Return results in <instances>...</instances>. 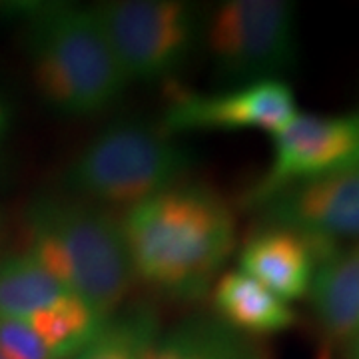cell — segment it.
I'll return each instance as SVG.
<instances>
[{"label": "cell", "mask_w": 359, "mask_h": 359, "mask_svg": "<svg viewBox=\"0 0 359 359\" xmlns=\"http://www.w3.org/2000/svg\"><path fill=\"white\" fill-rule=\"evenodd\" d=\"M214 70L230 86L282 80L297 60L295 6L285 0H224L202 22Z\"/></svg>", "instance_id": "cell-5"}, {"label": "cell", "mask_w": 359, "mask_h": 359, "mask_svg": "<svg viewBox=\"0 0 359 359\" xmlns=\"http://www.w3.org/2000/svg\"><path fill=\"white\" fill-rule=\"evenodd\" d=\"M347 353L346 359H359V335L355 339H351L349 344H346Z\"/></svg>", "instance_id": "cell-19"}, {"label": "cell", "mask_w": 359, "mask_h": 359, "mask_svg": "<svg viewBox=\"0 0 359 359\" xmlns=\"http://www.w3.org/2000/svg\"><path fill=\"white\" fill-rule=\"evenodd\" d=\"M92 11L128 84L166 80L202 40L204 18L184 0H110Z\"/></svg>", "instance_id": "cell-6"}, {"label": "cell", "mask_w": 359, "mask_h": 359, "mask_svg": "<svg viewBox=\"0 0 359 359\" xmlns=\"http://www.w3.org/2000/svg\"><path fill=\"white\" fill-rule=\"evenodd\" d=\"M318 359H330V351H327V349H323V351H321L320 353V358Z\"/></svg>", "instance_id": "cell-20"}, {"label": "cell", "mask_w": 359, "mask_h": 359, "mask_svg": "<svg viewBox=\"0 0 359 359\" xmlns=\"http://www.w3.org/2000/svg\"><path fill=\"white\" fill-rule=\"evenodd\" d=\"M70 294L28 252L0 257V316L28 320Z\"/></svg>", "instance_id": "cell-14"}, {"label": "cell", "mask_w": 359, "mask_h": 359, "mask_svg": "<svg viewBox=\"0 0 359 359\" xmlns=\"http://www.w3.org/2000/svg\"><path fill=\"white\" fill-rule=\"evenodd\" d=\"M259 224L283 226L321 242H359V166L273 192L254 208Z\"/></svg>", "instance_id": "cell-9"}, {"label": "cell", "mask_w": 359, "mask_h": 359, "mask_svg": "<svg viewBox=\"0 0 359 359\" xmlns=\"http://www.w3.org/2000/svg\"><path fill=\"white\" fill-rule=\"evenodd\" d=\"M214 316L248 337H268L292 330L295 309L240 269H224L210 290Z\"/></svg>", "instance_id": "cell-11"}, {"label": "cell", "mask_w": 359, "mask_h": 359, "mask_svg": "<svg viewBox=\"0 0 359 359\" xmlns=\"http://www.w3.org/2000/svg\"><path fill=\"white\" fill-rule=\"evenodd\" d=\"M110 316H104L74 294L62 295L50 308L28 318L30 327L54 359H72L100 334Z\"/></svg>", "instance_id": "cell-15"}, {"label": "cell", "mask_w": 359, "mask_h": 359, "mask_svg": "<svg viewBox=\"0 0 359 359\" xmlns=\"http://www.w3.org/2000/svg\"><path fill=\"white\" fill-rule=\"evenodd\" d=\"M142 359H269V355L259 339L231 330L216 316H190L158 330Z\"/></svg>", "instance_id": "cell-13"}, {"label": "cell", "mask_w": 359, "mask_h": 359, "mask_svg": "<svg viewBox=\"0 0 359 359\" xmlns=\"http://www.w3.org/2000/svg\"><path fill=\"white\" fill-rule=\"evenodd\" d=\"M196 164L190 148L160 124L120 118L100 128L65 170L66 194L128 210L186 182Z\"/></svg>", "instance_id": "cell-4"}, {"label": "cell", "mask_w": 359, "mask_h": 359, "mask_svg": "<svg viewBox=\"0 0 359 359\" xmlns=\"http://www.w3.org/2000/svg\"><path fill=\"white\" fill-rule=\"evenodd\" d=\"M13 11L25 25L34 86L54 112L86 118L112 108L128 80L92 6L28 2Z\"/></svg>", "instance_id": "cell-2"}, {"label": "cell", "mask_w": 359, "mask_h": 359, "mask_svg": "<svg viewBox=\"0 0 359 359\" xmlns=\"http://www.w3.org/2000/svg\"><path fill=\"white\" fill-rule=\"evenodd\" d=\"M26 252L104 316L124 308L134 280L120 218L72 194L40 196L25 216Z\"/></svg>", "instance_id": "cell-3"}, {"label": "cell", "mask_w": 359, "mask_h": 359, "mask_svg": "<svg viewBox=\"0 0 359 359\" xmlns=\"http://www.w3.org/2000/svg\"><path fill=\"white\" fill-rule=\"evenodd\" d=\"M0 353L6 359H54L30 323L0 316Z\"/></svg>", "instance_id": "cell-17"}, {"label": "cell", "mask_w": 359, "mask_h": 359, "mask_svg": "<svg viewBox=\"0 0 359 359\" xmlns=\"http://www.w3.org/2000/svg\"><path fill=\"white\" fill-rule=\"evenodd\" d=\"M158 330L160 323L150 306H124L108 318L100 334L72 359H142Z\"/></svg>", "instance_id": "cell-16"}, {"label": "cell", "mask_w": 359, "mask_h": 359, "mask_svg": "<svg viewBox=\"0 0 359 359\" xmlns=\"http://www.w3.org/2000/svg\"><path fill=\"white\" fill-rule=\"evenodd\" d=\"M0 359H6V358H4V355H2V353H0Z\"/></svg>", "instance_id": "cell-21"}, {"label": "cell", "mask_w": 359, "mask_h": 359, "mask_svg": "<svg viewBox=\"0 0 359 359\" xmlns=\"http://www.w3.org/2000/svg\"><path fill=\"white\" fill-rule=\"evenodd\" d=\"M8 126H11V110H8V104L0 98V154H2V146L8 134Z\"/></svg>", "instance_id": "cell-18"}, {"label": "cell", "mask_w": 359, "mask_h": 359, "mask_svg": "<svg viewBox=\"0 0 359 359\" xmlns=\"http://www.w3.org/2000/svg\"><path fill=\"white\" fill-rule=\"evenodd\" d=\"M334 245L292 228L259 224L238 252V269L292 304L309 294L320 259Z\"/></svg>", "instance_id": "cell-10"}, {"label": "cell", "mask_w": 359, "mask_h": 359, "mask_svg": "<svg viewBox=\"0 0 359 359\" xmlns=\"http://www.w3.org/2000/svg\"><path fill=\"white\" fill-rule=\"evenodd\" d=\"M359 166V108L341 114H297L273 136L268 170L244 196L256 208L273 192Z\"/></svg>", "instance_id": "cell-7"}, {"label": "cell", "mask_w": 359, "mask_h": 359, "mask_svg": "<svg viewBox=\"0 0 359 359\" xmlns=\"http://www.w3.org/2000/svg\"><path fill=\"white\" fill-rule=\"evenodd\" d=\"M120 224L134 280L180 302L210 294L238 244L230 202L188 180L124 210Z\"/></svg>", "instance_id": "cell-1"}, {"label": "cell", "mask_w": 359, "mask_h": 359, "mask_svg": "<svg viewBox=\"0 0 359 359\" xmlns=\"http://www.w3.org/2000/svg\"><path fill=\"white\" fill-rule=\"evenodd\" d=\"M299 114L285 80H259L218 92L174 90L160 126L170 136L194 132L262 130L273 138Z\"/></svg>", "instance_id": "cell-8"}, {"label": "cell", "mask_w": 359, "mask_h": 359, "mask_svg": "<svg viewBox=\"0 0 359 359\" xmlns=\"http://www.w3.org/2000/svg\"><path fill=\"white\" fill-rule=\"evenodd\" d=\"M309 299L325 335L349 344L359 335V242L335 244L321 257Z\"/></svg>", "instance_id": "cell-12"}]
</instances>
